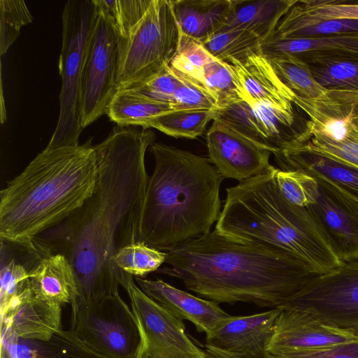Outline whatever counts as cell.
Listing matches in <instances>:
<instances>
[{
  "instance_id": "cell-15",
  "label": "cell",
  "mask_w": 358,
  "mask_h": 358,
  "mask_svg": "<svg viewBox=\"0 0 358 358\" xmlns=\"http://www.w3.org/2000/svg\"><path fill=\"white\" fill-rule=\"evenodd\" d=\"M1 312V345L16 340L47 341L62 329V306L36 298L32 291Z\"/></svg>"
},
{
  "instance_id": "cell-27",
  "label": "cell",
  "mask_w": 358,
  "mask_h": 358,
  "mask_svg": "<svg viewBox=\"0 0 358 358\" xmlns=\"http://www.w3.org/2000/svg\"><path fill=\"white\" fill-rule=\"evenodd\" d=\"M259 52L267 59L303 54L358 56V35L289 39L271 38L262 43Z\"/></svg>"
},
{
  "instance_id": "cell-6",
  "label": "cell",
  "mask_w": 358,
  "mask_h": 358,
  "mask_svg": "<svg viewBox=\"0 0 358 358\" xmlns=\"http://www.w3.org/2000/svg\"><path fill=\"white\" fill-rule=\"evenodd\" d=\"M178 41L171 0H152L143 16L119 36L116 90L141 83L169 66Z\"/></svg>"
},
{
  "instance_id": "cell-39",
  "label": "cell",
  "mask_w": 358,
  "mask_h": 358,
  "mask_svg": "<svg viewBox=\"0 0 358 358\" xmlns=\"http://www.w3.org/2000/svg\"><path fill=\"white\" fill-rule=\"evenodd\" d=\"M173 71L180 79L173 94L174 110L220 109L217 99L203 84Z\"/></svg>"
},
{
  "instance_id": "cell-3",
  "label": "cell",
  "mask_w": 358,
  "mask_h": 358,
  "mask_svg": "<svg viewBox=\"0 0 358 358\" xmlns=\"http://www.w3.org/2000/svg\"><path fill=\"white\" fill-rule=\"evenodd\" d=\"M150 152L149 176L138 241L168 252L210 231L221 213L224 178L203 157L162 143Z\"/></svg>"
},
{
  "instance_id": "cell-36",
  "label": "cell",
  "mask_w": 358,
  "mask_h": 358,
  "mask_svg": "<svg viewBox=\"0 0 358 358\" xmlns=\"http://www.w3.org/2000/svg\"><path fill=\"white\" fill-rule=\"evenodd\" d=\"M201 83L215 96L220 108L245 101L225 62L216 59L206 64L203 69Z\"/></svg>"
},
{
  "instance_id": "cell-40",
  "label": "cell",
  "mask_w": 358,
  "mask_h": 358,
  "mask_svg": "<svg viewBox=\"0 0 358 358\" xmlns=\"http://www.w3.org/2000/svg\"><path fill=\"white\" fill-rule=\"evenodd\" d=\"M216 118L227 123L255 144L267 150L252 106L248 102L239 101L224 106L217 110Z\"/></svg>"
},
{
  "instance_id": "cell-45",
  "label": "cell",
  "mask_w": 358,
  "mask_h": 358,
  "mask_svg": "<svg viewBox=\"0 0 358 358\" xmlns=\"http://www.w3.org/2000/svg\"><path fill=\"white\" fill-rule=\"evenodd\" d=\"M204 351L206 358H271L267 355V354L263 356H257L233 353L215 348L206 344L204 347Z\"/></svg>"
},
{
  "instance_id": "cell-23",
  "label": "cell",
  "mask_w": 358,
  "mask_h": 358,
  "mask_svg": "<svg viewBox=\"0 0 358 358\" xmlns=\"http://www.w3.org/2000/svg\"><path fill=\"white\" fill-rule=\"evenodd\" d=\"M242 0H171L178 29L201 43L216 34Z\"/></svg>"
},
{
  "instance_id": "cell-35",
  "label": "cell",
  "mask_w": 358,
  "mask_h": 358,
  "mask_svg": "<svg viewBox=\"0 0 358 358\" xmlns=\"http://www.w3.org/2000/svg\"><path fill=\"white\" fill-rule=\"evenodd\" d=\"M166 252L151 248L143 242L136 241L123 247L115 255V265L128 273L143 278L157 271L165 262Z\"/></svg>"
},
{
  "instance_id": "cell-9",
  "label": "cell",
  "mask_w": 358,
  "mask_h": 358,
  "mask_svg": "<svg viewBox=\"0 0 358 358\" xmlns=\"http://www.w3.org/2000/svg\"><path fill=\"white\" fill-rule=\"evenodd\" d=\"M70 330L113 358H136L139 344L131 307L119 294L92 302L73 301Z\"/></svg>"
},
{
  "instance_id": "cell-21",
  "label": "cell",
  "mask_w": 358,
  "mask_h": 358,
  "mask_svg": "<svg viewBox=\"0 0 358 358\" xmlns=\"http://www.w3.org/2000/svg\"><path fill=\"white\" fill-rule=\"evenodd\" d=\"M0 240V310H2L31 291L30 274L50 253L35 238L28 241Z\"/></svg>"
},
{
  "instance_id": "cell-28",
  "label": "cell",
  "mask_w": 358,
  "mask_h": 358,
  "mask_svg": "<svg viewBox=\"0 0 358 358\" xmlns=\"http://www.w3.org/2000/svg\"><path fill=\"white\" fill-rule=\"evenodd\" d=\"M173 110L171 103L157 101L133 89L124 88L115 91L106 114L117 125L149 129L152 120Z\"/></svg>"
},
{
  "instance_id": "cell-34",
  "label": "cell",
  "mask_w": 358,
  "mask_h": 358,
  "mask_svg": "<svg viewBox=\"0 0 358 358\" xmlns=\"http://www.w3.org/2000/svg\"><path fill=\"white\" fill-rule=\"evenodd\" d=\"M215 59L201 42L178 30L176 50L169 65L173 70L202 84L203 67Z\"/></svg>"
},
{
  "instance_id": "cell-44",
  "label": "cell",
  "mask_w": 358,
  "mask_h": 358,
  "mask_svg": "<svg viewBox=\"0 0 358 358\" xmlns=\"http://www.w3.org/2000/svg\"><path fill=\"white\" fill-rule=\"evenodd\" d=\"M268 356L271 358H358V339L321 349Z\"/></svg>"
},
{
  "instance_id": "cell-29",
  "label": "cell",
  "mask_w": 358,
  "mask_h": 358,
  "mask_svg": "<svg viewBox=\"0 0 358 358\" xmlns=\"http://www.w3.org/2000/svg\"><path fill=\"white\" fill-rule=\"evenodd\" d=\"M294 57L306 64L317 82L327 92L358 96V56L303 54Z\"/></svg>"
},
{
  "instance_id": "cell-10",
  "label": "cell",
  "mask_w": 358,
  "mask_h": 358,
  "mask_svg": "<svg viewBox=\"0 0 358 358\" xmlns=\"http://www.w3.org/2000/svg\"><path fill=\"white\" fill-rule=\"evenodd\" d=\"M128 273L121 282L130 300L139 344L136 358H206L190 338L182 320L145 294Z\"/></svg>"
},
{
  "instance_id": "cell-33",
  "label": "cell",
  "mask_w": 358,
  "mask_h": 358,
  "mask_svg": "<svg viewBox=\"0 0 358 358\" xmlns=\"http://www.w3.org/2000/svg\"><path fill=\"white\" fill-rule=\"evenodd\" d=\"M262 41L246 30H229L215 34L202 43L215 59L227 62L230 58L240 59L248 54L259 52Z\"/></svg>"
},
{
  "instance_id": "cell-7",
  "label": "cell",
  "mask_w": 358,
  "mask_h": 358,
  "mask_svg": "<svg viewBox=\"0 0 358 358\" xmlns=\"http://www.w3.org/2000/svg\"><path fill=\"white\" fill-rule=\"evenodd\" d=\"M96 8L94 0H69L62 13V45L59 59L62 88L56 129L45 148L79 144V90L81 73Z\"/></svg>"
},
{
  "instance_id": "cell-1",
  "label": "cell",
  "mask_w": 358,
  "mask_h": 358,
  "mask_svg": "<svg viewBox=\"0 0 358 358\" xmlns=\"http://www.w3.org/2000/svg\"><path fill=\"white\" fill-rule=\"evenodd\" d=\"M155 139L150 129L114 127L94 145L99 178L92 194L67 218L35 238L50 254L63 255L71 263L77 284L73 301L92 302L120 294L127 272L115 265L113 258L138 241L149 179L145 155Z\"/></svg>"
},
{
  "instance_id": "cell-31",
  "label": "cell",
  "mask_w": 358,
  "mask_h": 358,
  "mask_svg": "<svg viewBox=\"0 0 358 358\" xmlns=\"http://www.w3.org/2000/svg\"><path fill=\"white\" fill-rule=\"evenodd\" d=\"M276 74L296 96L313 99L327 93L315 79L306 64L294 57L268 59Z\"/></svg>"
},
{
  "instance_id": "cell-30",
  "label": "cell",
  "mask_w": 358,
  "mask_h": 358,
  "mask_svg": "<svg viewBox=\"0 0 358 358\" xmlns=\"http://www.w3.org/2000/svg\"><path fill=\"white\" fill-rule=\"evenodd\" d=\"M341 35H358V20L311 18L294 4L282 17L271 38L289 39Z\"/></svg>"
},
{
  "instance_id": "cell-17",
  "label": "cell",
  "mask_w": 358,
  "mask_h": 358,
  "mask_svg": "<svg viewBox=\"0 0 358 358\" xmlns=\"http://www.w3.org/2000/svg\"><path fill=\"white\" fill-rule=\"evenodd\" d=\"M225 62L245 101L250 104L264 102L286 109L296 106L294 103L295 94L284 85L269 60L260 52L240 59L230 58Z\"/></svg>"
},
{
  "instance_id": "cell-18",
  "label": "cell",
  "mask_w": 358,
  "mask_h": 358,
  "mask_svg": "<svg viewBox=\"0 0 358 358\" xmlns=\"http://www.w3.org/2000/svg\"><path fill=\"white\" fill-rule=\"evenodd\" d=\"M294 103L309 118L313 135L340 141L358 133V96L355 94L327 91L319 99L295 96Z\"/></svg>"
},
{
  "instance_id": "cell-12",
  "label": "cell",
  "mask_w": 358,
  "mask_h": 358,
  "mask_svg": "<svg viewBox=\"0 0 358 358\" xmlns=\"http://www.w3.org/2000/svg\"><path fill=\"white\" fill-rule=\"evenodd\" d=\"M314 178L317 194L307 210L340 260L357 261L358 198L324 179Z\"/></svg>"
},
{
  "instance_id": "cell-37",
  "label": "cell",
  "mask_w": 358,
  "mask_h": 358,
  "mask_svg": "<svg viewBox=\"0 0 358 358\" xmlns=\"http://www.w3.org/2000/svg\"><path fill=\"white\" fill-rule=\"evenodd\" d=\"M275 180L282 193L293 204L307 208L317 194L316 179L299 171L276 169Z\"/></svg>"
},
{
  "instance_id": "cell-42",
  "label": "cell",
  "mask_w": 358,
  "mask_h": 358,
  "mask_svg": "<svg viewBox=\"0 0 358 358\" xmlns=\"http://www.w3.org/2000/svg\"><path fill=\"white\" fill-rule=\"evenodd\" d=\"M180 84V78L167 66L149 79L126 88L133 89L150 99L172 103L173 94Z\"/></svg>"
},
{
  "instance_id": "cell-26",
  "label": "cell",
  "mask_w": 358,
  "mask_h": 358,
  "mask_svg": "<svg viewBox=\"0 0 358 358\" xmlns=\"http://www.w3.org/2000/svg\"><path fill=\"white\" fill-rule=\"evenodd\" d=\"M296 0H242L218 32L246 30L262 42L270 38L276 27Z\"/></svg>"
},
{
  "instance_id": "cell-14",
  "label": "cell",
  "mask_w": 358,
  "mask_h": 358,
  "mask_svg": "<svg viewBox=\"0 0 358 358\" xmlns=\"http://www.w3.org/2000/svg\"><path fill=\"white\" fill-rule=\"evenodd\" d=\"M358 339V333L329 325L297 307L281 308L266 354L278 355L327 348Z\"/></svg>"
},
{
  "instance_id": "cell-16",
  "label": "cell",
  "mask_w": 358,
  "mask_h": 358,
  "mask_svg": "<svg viewBox=\"0 0 358 358\" xmlns=\"http://www.w3.org/2000/svg\"><path fill=\"white\" fill-rule=\"evenodd\" d=\"M280 310L230 315L206 335V344L233 353L266 355Z\"/></svg>"
},
{
  "instance_id": "cell-43",
  "label": "cell",
  "mask_w": 358,
  "mask_h": 358,
  "mask_svg": "<svg viewBox=\"0 0 358 358\" xmlns=\"http://www.w3.org/2000/svg\"><path fill=\"white\" fill-rule=\"evenodd\" d=\"M308 143L315 149L358 168V133L340 141L313 135Z\"/></svg>"
},
{
  "instance_id": "cell-8",
  "label": "cell",
  "mask_w": 358,
  "mask_h": 358,
  "mask_svg": "<svg viewBox=\"0 0 358 358\" xmlns=\"http://www.w3.org/2000/svg\"><path fill=\"white\" fill-rule=\"evenodd\" d=\"M87 44L79 90L80 123L85 128L106 114L116 91L119 36L111 20L96 6Z\"/></svg>"
},
{
  "instance_id": "cell-11",
  "label": "cell",
  "mask_w": 358,
  "mask_h": 358,
  "mask_svg": "<svg viewBox=\"0 0 358 358\" xmlns=\"http://www.w3.org/2000/svg\"><path fill=\"white\" fill-rule=\"evenodd\" d=\"M306 310L322 322L358 333V261L314 276L287 306Z\"/></svg>"
},
{
  "instance_id": "cell-38",
  "label": "cell",
  "mask_w": 358,
  "mask_h": 358,
  "mask_svg": "<svg viewBox=\"0 0 358 358\" xmlns=\"http://www.w3.org/2000/svg\"><path fill=\"white\" fill-rule=\"evenodd\" d=\"M33 17L21 0H0V52L4 55L20 34V29Z\"/></svg>"
},
{
  "instance_id": "cell-5",
  "label": "cell",
  "mask_w": 358,
  "mask_h": 358,
  "mask_svg": "<svg viewBox=\"0 0 358 358\" xmlns=\"http://www.w3.org/2000/svg\"><path fill=\"white\" fill-rule=\"evenodd\" d=\"M276 168L226 189L215 230L229 238L285 252L315 275L342 262L306 208L288 201L275 180Z\"/></svg>"
},
{
  "instance_id": "cell-41",
  "label": "cell",
  "mask_w": 358,
  "mask_h": 358,
  "mask_svg": "<svg viewBox=\"0 0 358 358\" xmlns=\"http://www.w3.org/2000/svg\"><path fill=\"white\" fill-rule=\"evenodd\" d=\"M295 6L317 20H358V2L336 0H296Z\"/></svg>"
},
{
  "instance_id": "cell-13",
  "label": "cell",
  "mask_w": 358,
  "mask_h": 358,
  "mask_svg": "<svg viewBox=\"0 0 358 358\" xmlns=\"http://www.w3.org/2000/svg\"><path fill=\"white\" fill-rule=\"evenodd\" d=\"M209 161L224 178L240 182L262 175L273 166L271 152L215 118L206 134Z\"/></svg>"
},
{
  "instance_id": "cell-32",
  "label": "cell",
  "mask_w": 358,
  "mask_h": 358,
  "mask_svg": "<svg viewBox=\"0 0 358 358\" xmlns=\"http://www.w3.org/2000/svg\"><path fill=\"white\" fill-rule=\"evenodd\" d=\"M218 110H173L152 120L149 128H155L175 138H195L201 136Z\"/></svg>"
},
{
  "instance_id": "cell-46",
  "label": "cell",
  "mask_w": 358,
  "mask_h": 358,
  "mask_svg": "<svg viewBox=\"0 0 358 358\" xmlns=\"http://www.w3.org/2000/svg\"><path fill=\"white\" fill-rule=\"evenodd\" d=\"M1 358H11L8 350L3 347H1Z\"/></svg>"
},
{
  "instance_id": "cell-2",
  "label": "cell",
  "mask_w": 358,
  "mask_h": 358,
  "mask_svg": "<svg viewBox=\"0 0 358 358\" xmlns=\"http://www.w3.org/2000/svg\"><path fill=\"white\" fill-rule=\"evenodd\" d=\"M165 263L170 266L157 273L180 279L201 298L271 309L289 305L317 275L285 252L215 229L166 252Z\"/></svg>"
},
{
  "instance_id": "cell-4",
  "label": "cell",
  "mask_w": 358,
  "mask_h": 358,
  "mask_svg": "<svg viewBox=\"0 0 358 358\" xmlns=\"http://www.w3.org/2000/svg\"><path fill=\"white\" fill-rule=\"evenodd\" d=\"M99 178L95 146L45 148L0 192V238L28 241L83 206Z\"/></svg>"
},
{
  "instance_id": "cell-22",
  "label": "cell",
  "mask_w": 358,
  "mask_h": 358,
  "mask_svg": "<svg viewBox=\"0 0 358 358\" xmlns=\"http://www.w3.org/2000/svg\"><path fill=\"white\" fill-rule=\"evenodd\" d=\"M274 156L280 169L324 179L358 198V168L315 149L308 142Z\"/></svg>"
},
{
  "instance_id": "cell-24",
  "label": "cell",
  "mask_w": 358,
  "mask_h": 358,
  "mask_svg": "<svg viewBox=\"0 0 358 358\" xmlns=\"http://www.w3.org/2000/svg\"><path fill=\"white\" fill-rule=\"evenodd\" d=\"M34 295L46 302L62 306L77 296L73 268L65 256L49 254L43 257L29 277Z\"/></svg>"
},
{
  "instance_id": "cell-25",
  "label": "cell",
  "mask_w": 358,
  "mask_h": 358,
  "mask_svg": "<svg viewBox=\"0 0 358 358\" xmlns=\"http://www.w3.org/2000/svg\"><path fill=\"white\" fill-rule=\"evenodd\" d=\"M1 347L11 358H113L62 328L47 341L16 340Z\"/></svg>"
},
{
  "instance_id": "cell-19",
  "label": "cell",
  "mask_w": 358,
  "mask_h": 358,
  "mask_svg": "<svg viewBox=\"0 0 358 358\" xmlns=\"http://www.w3.org/2000/svg\"><path fill=\"white\" fill-rule=\"evenodd\" d=\"M140 289L175 316L191 322L199 332L206 334L230 316L219 303L195 296L161 279L134 277Z\"/></svg>"
},
{
  "instance_id": "cell-20",
  "label": "cell",
  "mask_w": 358,
  "mask_h": 358,
  "mask_svg": "<svg viewBox=\"0 0 358 358\" xmlns=\"http://www.w3.org/2000/svg\"><path fill=\"white\" fill-rule=\"evenodd\" d=\"M250 105L266 149L273 155L299 147L310 140V121L299 106L286 109L264 102Z\"/></svg>"
}]
</instances>
